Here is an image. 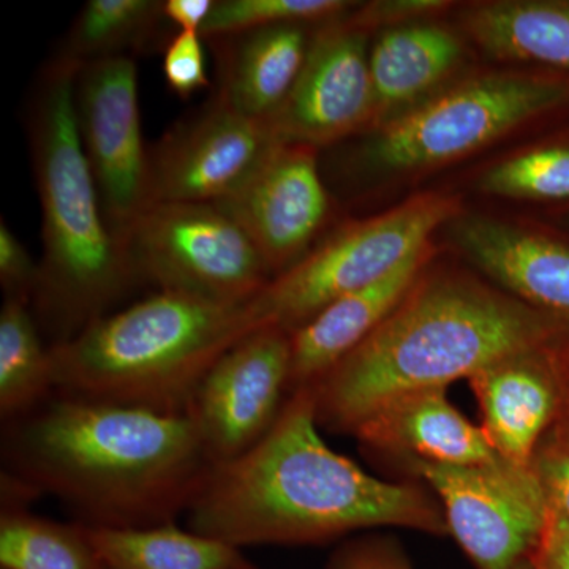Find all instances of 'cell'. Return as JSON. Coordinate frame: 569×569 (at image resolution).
<instances>
[{"label": "cell", "mask_w": 569, "mask_h": 569, "mask_svg": "<svg viewBox=\"0 0 569 569\" xmlns=\"http://www.w3.org/2000/svg\"><path fill=\"white\" fill-rule=\"evenodd\" d=\"M3 488L48 493L92 529H144L187 512L212 467L190 415L54 395L3 433Z\"/></svg>", "instance_id": "6da1fadb"}, {"label": "cell", "mask_w": 569, "mask_h": 569, "mask_svg": "<svg viewBox=\"0 0 569 569\" xmlns=\"http://www.w3.org/2000/svg\"><path fill=\"white\" fill-rule=\"evenodd\" d=\"M312 388L291 392L268 436L216 463L187 509L189 529L236 549L323 545L373 527L443 537V509L425 488L388 482L337 455L318 430Z\"/></svg>", "instance_id": "7a4b0ae2"}, {"label": "cell", "mask_w": 569, "mask_h": 569, "mask_svg": "<svg viewBox=\"0 0 569 569\" xmlns=\"http://www.w3.org/2000/svg\"><path fill=\"white\" fill-rule=\"evenodd\" d=\"M556 332V318L507 291L466 276H421L385 323L310 387L318 425L355 433L400 397L545 350Z\"/></svg>", "instance_id": "3957f363"}, {"label": "cell", "mask_w": 569, "mask_h": 569, "mask_svg": "<svg viewBox=\"0 0 569 569\" xmlns=\"http://www.w3.org/2000/svg\"><path fill=\"white\" fill-rule=\"evenodd\" d=\"M81 67V62L59 56L44 70L32 107L43 260L31 302L41 323L54 335L52 346L108 316L138 282L104 217L78 129L74 92Z\"/></svg>", "instance_id": "277c9868"}, {"label": "cell", "mask_w": 569, "mask_h": 569, "mask_svg": "<svg viewBox=\"0 0 569 569\" xmlns=\"http://www.w3.org/2000/svg\"><path fill=\"white\" fill-rule=\"evenodd\" d=\"M257 328L249 302L159 291L50 347L54 395L186 415L217 359Z\"/></svg>", "instance_id": "5b68a950"}, {"label": "cell", "mask_w": 569, "mask_h": 569, "mask_svg": "<svg viewBox=\"0 0 569 569\" xmlns=\"http://www.w3.org/2000/svg\"><path fill=\"white\" fill-rule=\"evenodd\" d=\"M459 212L455 198L427 193L392 211L347 224L291 266L249 302L254 323L295 332L326 306L395 271Z\"/></svg>", "instance_id": "8992f818"}, {"label": "cell", "mask_w": 569, "mask_h": 569, "mask_svg": "<svg viewBox=\"0 0 569 569\" xmlns=\"http://www.w3.org/2000/svg\"><path fill=\"white\" fill-rule=\"evenodd\" d=\"M567 104L568 74H485L381 123L367 159L391 171L437 167Z\"/></svg>", "instance_id": "52a82bcc"}, {"label": "cell", "mask_w": 569, "mask_h": 569, "mask_svg": "<svg viewBox=\"0 0 569 569\" xmlns=\"http://www.w3.org/2000/svg\"><path fill=\"white\" fill-rule=\"evenodd\" d=\"M138 282L216 305L241 306L271 280L249 236L216 204L153 203L121 238Z\"/></svg>", "instance_id": "ba28073f"}, {"label": "cell", "mask_w": 569, "mask_h": 569, "mask_svg": "<svg viewBox=\"0 0 569 569\" xmlns=\"http://www.w3.org/2000/svg\"><path fill=\"white\" fill-rule=\"evenodd\" d=\"M440 498L448 533L477 569H527L550 519L531 468L403 460Z\"/></svg>", "instance_id": "9c48e42d"}, {"label": "cell", "mask_w": 569, "mask_h": 569, "mask_svg": "<svg viewBox=\"0 0 569 569\" xmlns=\"http://www.w3.org/2000/svg\"><path fill=\"white\" fill-rule=\"evenodd\" d=\"M74 99L104 217L121 242L127 228L152 204L151 157L142 141L133 59L112 56L84 63Z\"/></svg>", "instance_id": "30bf717a"}, {"label": "cell", "mask_w": 569, "mask_h": 569, "mask_svg": "<svg viewBox=\"0 0 569 569\" xmlns=\"http://www.w3.org/2000/svg\"><path fill=\"white\" fill-rule=\"evenodd\" d=\"M291 335L260 326L224 351L194 392L189 413L212 466L241 458L274 427L290 392Z\"/></svg>", "instance_id": "8fae6325"}, {"label": "cell", "mask_w": 569, "mask_h": 569, "mask_svg": "<svg viewBox=\"0 0 569 569\" xmlns=\"http://www.w3.org/2000/svg\"><path fill=\"white\" fill-rule=\"evenodd\" d=\"M269 119L213 97L149 152L153 203L217 204L236 192L279 144Z\"/></svg>", "instance_id": "7c38bea8"}, {"label": "cell", "mask_w": 569, "mask_h": 569, "mask_svg": "<svg viewBox=\"0 0 569 569\" xmlns=\"http://www.w3.org/2000/svg\"><path fill=\"white\" fill-rule=\"evenodd\" d=\"M340 18L313 33L298 81L269 119L280 142L317 148L376 121L367 33Z\"/></svg>", "instance_id": "4fadbf2b"}, {"label": "cell", "mask_w": 569, "mask_h": 569, "mask_svg": "<svg viewBox=\"0 0 569 569\" xmlns=\"http://www.w3.org/2000/svg\"><path fill=\"white\" fill-rule=\"evenodd\" d=\"M216 206L249 236L271 279L282 274L306 257L328 217L316 148L279 142L253 174Z\"/></svg>", "instance_id": "5bb4252c"}, {"label": "cell", "mask_w": 569, "mask_h": 569, "mask_svg": "<svg viewBox=\"0 0 569 569\" xmlns=\"http://www.w3.org/2000/svg\"><path fill=\"white\" fill-rule=\"evenodd\" d=\"M452 233L463 253L503 291L569 323L568 244L481 216L458 220Z\"/></svg>", "instance_id": "9a60e30c"}, {"label": "cell", "mask_w": 569, "mask_h": 569, "mask_svg": "<svg viewBox=\"0 0 569 569\" xmlns=\"http://www.w3.org/2000/svg\"><path fill=\"white\" fill-rule=\"evenodd\" d=\"M366 448L402 460L448 467L492 466L500 456L482 427L468 421L448 400L447 389L400 397L355 430Z\"/></svg>", "instance_id": "2e32d148"}, {"label": "cell", "mask_w": 569, "mask_h": 569, "mask_svg": "<svg viewBox=\"0 0 569 569\" xmlns=\"http://www.w3.org/2000/svg\"><path fill=\"white\" fill-rule=\"evenodd\" d=\"M429 260L426 247L383 279L342 296L291 332L290 395L313 387L383 325L421 279Z\"/></svg>", "instance_id": "e0dca14e"}, {"label": "cell", "mask_w": 569, "mask_h": 569, "mask_svg": "<svg viewBox=\"0 0 569 569\" xmlns=\"http://www.w3.org/2000/svg\"><path fill=\"white\" fill-rule=\"evenodd\" d=\"M545 350L511 356L470 378L482 430L497 455L512 466L531 459L556 415L557 389Z\"/></svg>", "instance_id": "ac0fdd59"}, {"label": "cell", "mask_w": 569, "mask_h": 569, "mask_svg": "<svg viewBox=\"0 0 569 569\" xmlns=\"http://www.w3.org/2000/svg\"><path fill=\"white\" fill-rule=\"evenodd\" d=\"M220 40L227 47L216 96L250 118H274L305 67L312 41L306 24L274 26Z\"/></svg>", "instance_id": "d6986e66"}, {"label": "cell", "mask_w": 569, "mask_h": 569, "mask_svg": "<svg viewBox=\"0 0 569 569\" xmlns=\"http://www.w3.org/2000/svg\"><path fill=\"white\" fill-rule=\"evenodd\" d=\"M462 41L433 24L413 22L385 29L369 50L370 77L376 93V121L421 100L458 69Z\"/></svg>", "instance_id": "ffe728a7"}, {"label": "cell", "mask_w": 569, "mask_h": 569, "mask_svg": "<svg viewBox=\"0 0 569 569\" xmlns=\"http://www.w3.org/2000/svg\"><path fill=\"white\" fill-rule=\"evenodd\" d=\"M466 28L486 54L535 63L569 77V0H496L466 14Z\"/></svg>", "instance_id": "44dd1931"}, {"label": "cell", "mask_w": 569, "mask_h": 569, "mask_svg": "<svg viewBox=\"0 0 569 569\" xmlns=\"http://www.w3.org/2000/svg\"><path fill=\"white\" fill-rule=\"evenodd\" d=\"M88 530L104 569H238L247 561L241 549L179 529L176 522Z\"/></svg>", "instance_id": "7402d4cb"}, {"label": "cell", "mask_w": 569, "mask_h": 569, "mask_svg": "<svg viewBox=\"0 0 569 569\" xmlns=\"http://www.w3.org/2000/svg\"><path fill=\"white\" fill-rule=\"evenodd\" d=\"M51 348L41 342L29 302L6 299L0 312V415L17 421L54 396Z\"/></svg>", "instance_id": "603a6c76"}, {"label": "cell", "mask_w": 569, "mask_h": 569, "mask_svg": "<svg viewBox=\"0 0 569 569\" xmlns=\"http://www.w3.org/2000/svg\"><path fill=\"white\" fill-rule=\"evenodd\" d=\"M0 569H104L88 527L41 518L2 503Z\"/></svg>", "instance_id": "cb8c5ba5"}, {"label": "cell", "mask_w": 569, "mask_h": 569, "mask_svg": "<svg viewBox=\"0 0 569 569\" xmlns=\"http://www.w3.org/2000/svg\"><path fill=\"white\" fill-rule=\"evenodd\" d=\"M157 0H89L69 33L63 58L82 66L140 47L163 18Z\"/></svg>", "instance_id": "d4e9b609"}, {"label": "cell", "mask_w": 569, "mask_h": 569, "mask_svg": "<svg viewBox=\"0 0 569 569\" xmlns=\"http://www.w3.org/2000/svg\"><path fill=\"white\" fill-rule=\"evenodd\" d=\"M351 6L343 0H217L201 37L220 40L274 26L325 24Z\"/></svg>", "instance_id": "484cf974"}, {"label": "cell", "mask_w": 569, "mask_h": 569, "mask_svg": "<svg viewBox=\"0 0 569 569\" xmlns=\"http://www.w3.org/2000/svg\"><path fill=\"white\" fill-rule=\"evenodd\" d=\"M482 192L526 201L569 200V144L519 153L490 168L479 181Z\"/></svg>", "instance_id": "4316f807"}, {"label": "cell", "mask_w": 569, "mask_h": 569, "mask_svg": "<svg viewBox=\"0 0 569 569\" xmlns=\"http://www.w3.org/2000/svg\"><path fill=\"white\" fill-rule=\"evenodd\" d=\"M203 37L200 33H176L163 54V77L168 88L181 97L189 99L194 92L209 86Z\"/></svg>", "instance_id": "83f0119b"}, {"label": "cell", "mask_w": 569, "mask_h": 569, "mask_svg": "<svg viewBox=\"0 0 569 569\" xmlns=\"http://www.w3.org/2000/svg\"><path fill=\"white\" fill-rule=\"evenodd\" d=\"M550 515L569 520V440L560 437L537 448L530 463Z\"/></svg>", "instance_id": "f1b7e54d"}, {"label": "cell", "mask_w": 569, "mask_h": 569, "mask_svg": "<svg viewBox=\"0 0 569 569\" xmlns=\"http://www.w3.org/2000/svg\"><path fill=\"white\" fill-rule=\"evenodd\" d=\"M39 276L40 264L33 263L31 254L7 223H0V284L6 299H20L31 305Z\"/></svg>", "instance_id": "f546056e"}, {"label": "cell", "mask_w": 569, "mask_h": 569, "mask_svg": "<svg viewBox=\"0 0 569 569\" xmlns=\"http://www.w3.org/2000/svg\"><path fill=\"white\" fill-rule=\"evenodd\" d=\"M326 569H415L402 548L388 538L370 537L343 542Z\"/></svg>", "instance_id": "4dcf8cb0"}, {"label": "cell", "mask_w": 569, "mask_h": 569, "mask_svg": "<svg viewBox=\"0 0 569 569\" xmlns=\"http://www.w3.org/2000/svg\"><path fill=\"white\" fill-rule=\"evenodd\" d=\"M448 6V2H441V0H383V2H372L362 7L351 14L350 21L365 31L380 28V26H389L391 29L425 20L447 9Z\"/></svg>", "instance_id": "1f68e13d"}, {"label": "cell", "mask_w": 569, "mask_h": 569, "mask_svg": "<svg viewBox=\"0 0 569 569\" xmlns=\"http://www.w3.org/2000/svg\"><path fill=\"white\" fill-rule=\"evenodd\" d=\"M527 569H569V520L550 515Z\"/></svg>", "instance_id": "d6a6232c"}, {"label": "cell", "mask_w": 569, "mask_h": 569, "mask_svg": "<svg viewBox=\"0 0 569 569\" xmlns=\"http://www.w3.org/2000/svg\"><path fill=\"white\" fill-rule=\"evenodd\" d=\"M163 18L174 22L179 31L200 33L213 9V0H167Z\"/></svg>", "instance_id": "836d02e7"}, {"label": "cell", "mask_w": 569, "mask_h": 569, "mask_svg": "<svg viewBox=\"0 0 569 569\" xmlns=\"http://www.w3.org/2000/svg\"><path fill=\"white\" fill-rule=\"evenodd\" d=\"M238 569H261V568L254 567L253 563H250V561L247 560L246 563L242 565V567H239Z\"/></svg>", "instance_id": "e575fe53"}]
</instances>
